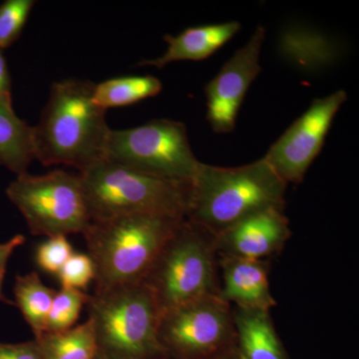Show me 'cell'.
Segmentation results:
<instances>
[{
	"mask_svg": "<svg viewBox=\"0 0 359 359\" xmlns=\"http://www.w3.org/2000/svg\"><path fill=\"white\" fill-rule=\"evenodd\" d=\"M25 243V237L23 235H15L6 242L0 243V302L13 304V302L7 301L6 297H4L2 287H4V280L6 278L9 259L13 257L14 252Z\"/></svg>",
	"mask_w": 359,
	"mask_h": 359,
	"instance_id": "25",
	"label": "cell"
},
{
	"mask_svg": "<svg viewBox=\"0 0 359 359\" xmlns=\"http://www.w3.org/2000/svg\"><path fill=\"white\" fill-rule=\"evenodd\" d=\"M34 339L42 359H94L98 353L93 325L88 318L65 332L43 334Z\"/></svg>",
	"mask_w": 359,
	"mask_h": 359,
	"instance_id": "19",
	"label": "cell"
},
{
	"mask_svg": "<svg viewBox=\"0 0 359 359\" xmlns=\"http://www.w3.org/2000/svg\"><path fill=\"white\" fill-rule=\"evenodd\" d=\"M287 186L264 158L235 168L202 163L190 184L186 219L216 237L250 215L285 208Z\"/></svg>",
	"mask_w": 359,
	"mask_h": 359,
	"instance_id": "2",
	"label": "cell"
},
{
	"mask_svg": "<svg viewBox=\"0 0 359 359\" xmlns=\"http://www.w3.org/2000/svg\"><path fill=\"white\" fill-rule=\"evenodd\" d=\"M161 314L219 295L216 237L185 219L168 240L144 282Z\"/></svg>",
	"mask_w": 359,
	"mask_h": 359,
	"instance_id": "4",
	"label": "cell"
},
{
	"mask_svg": "<svg viewBox=\"0 0 359 359\" xmlns=\"http://www.w3.org/2000/svg\"><path fill=\"white\" fill-rule=\"evenodd\" d=\"M238 21L187 28L178 35H165L167 49L163 55L143 60L139 66H154L161 69L178 61H201L209 58L240 32Z\"/></svg>",
	"mask_w": 359,
	"mask_h": 359,
	"instance_id": "14",
	"label": "cell"
},
{
	"mask_svg": "<svg viewBox=\"0 0 359 359\" xmlns=\"http://www.w3.org/2000/svg\"><path fill=\"white\" fill-rule=\"evenodd\" d=\"M219 297L233 308L271 313L276 306L268 261L219 257Z\"/></svg>",
	"mask_w": 359,
	"mask_h": 359,
	"instance_id": "13",
	"label": "cell"
},
{
	"mask_svg": "<svg viewBox=\"0 0 359 359\" xmlns=\"http://www.w3.org/2000/svg\"><path fill=\"white\" fill-rule=\"evenodd\" d=\"M292 237L285 208H269L250 215L216 236L219 257L269 261Z\"/></svg>",
	"mask_w": 359,
	"mask_h": 359,
	"instance_id": "12",
	"label": "cell"
},
{
	"mask_svg": "<svg viewBox=\"0 0 359 359\" xmlns=\"http://www.w3.org/2000/svg\"><path fill=\"white\" fill-rule=\"evenodd\" d=\"M74 252L65 236L47 238L36 250V263L45 273L57 276L66 262Z\"/></svg>",
	"mask_w": 359,
	"mask_h": 359,
	"instance_id": "23",
	"label": "cell"
},
{
	"mask_svg": "<svg viewBox=\"0 0 359 359\" xmlns=\"http://www.w3.org/2000/svg\"><path fill=\"white\" fill-rule=\"evenodd\" d=\"M0 359H42L35 339L21 344H1Z\"/></svg>",
	"mask_w": 359,
	"mask_h": 359,
	"instance_id": "24",
	"label": "cell"
},
{
	"mask_svg": "<svg viewBox=\"0 0 359 359\" xmlns=\"http://www.w3.org/2000/svg\"><path fill=\"white\" fill-rule=\"evenodd\" d=\"M8 200L22 215L33 236L84 235L91 224L79 175L54 170L18 175L6 188Z\"/></svg>",
	"mask_w": 359,
	"mask_h": 359,
	"instance_id": "7",
	"label": "cell"
},
{
	"mask_svg": "<svg viewBox=\"0 0 359 359\" xmlns=\"http://www.w3.org/2000/svg\"><path fill=\"white\" fill-rule=\"evenodd\" d=\"M34 6L33 0H6L0 6V50L20 39Z\"/></svg>",
	"mask_w": 359,
	"mask_h": 359,
	"instance_id": "21",
	"label": "cell"
},
{
	"mask_svg": "<svg viewBox=\"0 0 359 359\" xmlns=\"http://www.w3.org/2000/svg\"><path fill=\"white\" fill-rule=\"evenodd\" d=\"M209 359H241L240 355H238L237 348L233 347V348L230 349V351H224V353L218 354V355L214 356V358Z\"/></svg>",
	"mask_w": 359,
	"mask_h": 359,
	"instance_id": "27",
	"label": "cell"
},
{
	"mask_svg": "<svg viewBox=\"0 0 359 359\" xmlns=\"http://www.w3.org/2000/svg\"><path fill=\"white\" fill-rule=\"evenodd\" d=\"M61 287L85 292L95 280V268L88 254L73 252L57 275Z\"/></svg>",
	"mask_w": 359,
	"mask_h": 359,
	"instance_id": "22",
	"label": "cell"
},
{
	"mask_svg": "<svg viewBox=\"0 0 359 359\" xmlns=\"http://www.w3.org/2000/svg\"><path fill=\"white\" fill-rule=\"evenodd\" d=\"M158 339L168 359H209L236 347L233 308L219 295L161 314Z\"/></svg>",
	"mask_w": 359,
	"mask_h": 359,
	"instance_id": "9",
	"label": "cell"
},
{
	"mask_svg": "<svg viewBox=\"0 0 359 359\" xmlns=\"http://www.w3.org/2000/svg\"><path fill=\"white\" fill-rule=\"evenodd\" d=\"M266 29L259 25L245 44L235 51L205 87L207 120L217 134L231 133L250 85L262 71Z\"/></svg>",
	"mask_w": 359,
	"mask_h": 359,
	"instance_id": "11",
	"label": "cell"
},
{
	"mask_svg": "<svg viewBox=\"0 0 359 359\" xmlns=\"http://www.w3.org/2000/svg\"><path fill=\"white\" fill-rule=\"evenodd\" d=\"M89 299L90 294L82 290L65 287L56 290L47 318L45 334L65 332L75 327Z\"/></svg>",
	"mask_w": 359,
	"mask_h": 359,
	"instance_id": "20",
	"label": "cell"
},
{
	"mask_svg": "<svg viewBox=\"0 0 359 359\" xmlns=\"http://www.w3.org/2000/svg\"><path fill=\"white\" fill-rule=\"evenodd\" d=\"M162 88L161 80L152 75L117 77L94 85L92 97L94 103L106 111L157 96Z\"/></svg>",
	"mask_w": 359,
	"mask_h": 359,
	"instance_id": "17",
	"label": "cell"
},
{
	"mask_svg": "<svg viewBox=\"0 0 359 359\" xmlns=\"http://www.w3.org/2000/svg\"><path fill=\"white\" fill-rule=\"evenodd\" d=\"M94 359H111V358H107V356L102 355V354L97 353V355L95 356V358H94Z\"/></svg>",
	"mask_w": 359,
	"mask_h": 359,
	"instance_id": "28",
	"label": "cell"
},
{
	"mask_svg": "<svg viewBox=\"0 0 359 359\" xmlns=\"http://www.w3.org/2000/svg\"><path fill=\"white\" fill-rule=\"evenodd\" d=\"M78 175L91 222L144 214L186 219L191 183L158 178L106 160Z\"/></svg>",
	"mask_w": 359,
	"mask_h": 359,
	"instance_id": "5",
	"label": "cell"
},
{
	"mask_svg": "<svg viewBox=\"0 0 359 359\" xmlns=\"http://www.w3.org/2000/svg\"><path fill=\"white\" fill-rule=\"evenodd\" d=\"M233 316L241 359H290L269 311L233 308Z\"/></svg>",
	"mask_w": 359,
	"mask_h": 359,
	"instance_id": "15",
	"label": "cell"
},
{
	"mask_svg": "<svg viewBox=\"0 0 359 359\" xmlns=\"http://www.w3.org/2000/svg\"><path fill=\"white\" fill-rule=\"evenodd\" d=\"M347 93L337 90L313 103L269 147L264 159L285 184H299L320 154L335 116L346 102Z\"/></svg>",
	"mask_w": 359,
	"mask_h": 359,
	"instance_id": "10",
	"label": "cell"
},
{
	"mask_svg": "<svg viewBox=\"0 0 359 359\" xmlns=\"http://www.w3.org/2000/svg\"><path fill=\"white\" fill-rule=\"evenodd\" d=\"M0 105L13 109L11 75L2 50H0Z\"/></svg>",
	"mask_w": 359,
	"mask_h": 359,
	"instance_id": "26",
	"label": "cell"
},
{
	"mask_svg": "<svg viewBox=\"0 0 359 359\" xmlns=\"http://www.w3.org/2000/svg\"><path fill=\"white\" fill-rule=\"evenodd\" d=\"M98 353L111 359H168L158 339L161 311L144 283L90 294Z\"/></svg>",
	"mask_w": 359,
	"mask_h": 359,
	"instance_id": "6",
	"label": "cell"
},
{
	"mask_svg": "<svg viewBox=\"0 0 359 359\" xmlns=\"http://www.w3.org/2000/svg\"><path fill=\"white\" fill-rule=\"evenodd\" d=\"M184 219L144 214L91 222L83 236L95 268L94 294L143 283Z\"/></svg>",
	"mask_w": 359,
	"mask_h": 359,
	"instance_id": "3",
	"label": "cell"
},
{
	"mask_svg": "<svg viewBox=\"0 0 359 359\" xmlns=\"http://www.w3.org/2000/svg\"><path fill=\"white\" fill-rule=\"evenodd\" d=\"M104 160L158 178L188 184L202 164L194 154L184 123L170 119L111 130Z\"/></svg>",
	"mask_w": 359,
	"mask_h": 359,
	"instance_id": "8",
	"label": "cell"
},
{
	"mask_svg": "<svg viewBox=\"0 0 359 359\" xmlns=\"http://www.w3.org/2000/svg\"><path fill=\"white\" fill-rule=\"evenodd\" d=\"M94 83L65 79L52 84L32 127L34 158L44 166L65 165L79 173L105 159L111 130L106 111L93 101Z\"/></svg>",
	"mask_w": 359,
	"mask_h": 359,
	"instance_id": "1",
	"label": "cell"
},
{
	"mask_svg": "<svg viewBox=\"0 0 359 359\" xmlns=\"http://www.w3.org/2000/svg\"><path fill=\"white\" fill-rule=\"evenodd\" d=\"M16 306L32 328L34 339L45 334L47 318L56 290L45 285L36 271L18 275L14 283Z\"/></svg>",
	"mask_w": 359,
	"mask_h": 359,
	"instance_id": "18",
	"label": "cell"
},
{
	"mask_svg": "<svg viewBox=\"0 0 359 359\" xmlns=\"http://www.w3.org/2000/svg\"><path fill=\"white\" fill-rule=\"evenodd\" d=\"M34 159L32 127L13 109L0 105V166L18 176L27 173Z\"/></svg>",
	"mask_w": 359,
	"mask_h": 359,
	"instance_id": "16",
	"label": "cell"
}]
</instances>
